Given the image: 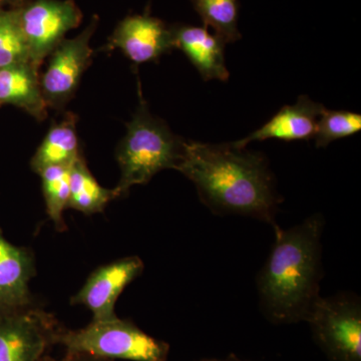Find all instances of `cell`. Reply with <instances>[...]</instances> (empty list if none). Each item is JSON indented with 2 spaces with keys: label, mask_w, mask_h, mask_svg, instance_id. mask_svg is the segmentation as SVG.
<instances>
[{
  "label": "cell",
  "mask_w": 361,
  "mask_h": 361,
  "mask_svg": "<svg viewBox=\"0 0 361 361\" xmlns=\"http://www.w3.org/2000/svg\"><path fill=\"white\" fill-rule=\"evenodd\" d=\"M177 171L196 187L215 215H239L277 227V193L267 159L232 144L185 142Z\"/></svg>",
  "instance_id": "cell-1"
},
{
  "label": "cell",
  "mask_w": 361,
  "mask_h": 361,
  "mask_svg": "<svg viewBox=\"0 0 361 361\" xmlns=\"http://www.w3.org/2000/svg\"><path fill=\"white\" fill-rule=\"evenodd\" d=\"M323 228L320 214L287 230L274 228V244L256 279L261 310L270 322H305L319 298Z\"/></svg>",
  "instance_id": "cell-2"
},
{
  "label": "cell",
  "mask_w": 361,
  "mask_h": 361,
  "mask_svg": "<svg viewBox=\"0 0 361 361\" xmlns=\"http://www.w3.org/2000/svg\"><path fill=\"white\" fill-rule=\"evenodd\" d=\"M184 140L173 134L161 118L149 113L142 99L127 125V134L116 149L121 179L115 188L118 198L129 193L135 185H145L166 169L177 170L183 153Z\"/></svg>",
  "instance_id": "cell-3"
},
{
  "label": "cell",
  "mask_w": 361,
  "mask_h": 361,
  "mask_svg": "<svg viewBox=\"0 0 361 361\" xmlns=\"http://www.w3.org/2000/svg\"><path fill=\"white\" fill-rule=\"evenodd\" d=\"M54 343L68 355L99 360L166 361L169 345L145 334L134 323L120 319L92 320L85 329L56 331Z\"/></svg>",
  "instance_id": "cell-4"
},
{
  "label": "cell",
  "mask_w": 361,
  "mask_h": 361,
  "mask_svg": "<svg viewBox=\"0 0 361 361\" xmlns=\"http://www.w3.org/2000/svg\"><path fill=\"white\" fill-rule=\"evenodd\" d=\"M305 322L332 360L361 361V306L357 296H320Z\"/></svg>",
  "instance_id": "cell-5"
},
{
  "label": "cell",
  "mask_w": 361,
  "mask_h": 361,
  "mask_svg": "<svg viewBox=\"0 0 361 361\" xmlns=\"http://www.w3.org/2000/svg\"><path fill=\"white\" fill-rule=\"evenodd\" d=\"M99 25V16H92L89 25L77 37L65 39L49 54L40 87L47 108L61 111L75 96L85 71L92 63L90 39Z\"/></svg>",
  "instance_id": "cell-6"
},
{
  "label": "cell",
  "mask_w": 361,
  "mask_h": 361,
  "mask_svg": "<svg viewBox=\"0 0 361 361\" xmlns=\"http://www.w3.org/2000/svg\"><path fill=\"white\" fill-rule=\"evenodd\" d=\"M16 9L30 61L37 68L82 20V11L73 0H27Z\"/></svg>",
  "instance_id": "cell-7"
},
{
  "label": "cell",
  "mask_w": 361,
  "mask_h": 361,
  "mask_svg": "<svg viewBox=\"0 0 361 361\" xmlns=\"http://www.w3.org/2000/svg\"><path fill=\"white\" fill-rule=\"evenodd\" d=\"M56 331L51 316L35 305L2 311L0 361H40Z\"/></svg>",
  "instance_id": "cell-8"
},
{
  "label": "cell",
  "mask_w": 361,
  "mask_h": 361,
  "mask_svg": "<svg viewBox=\"0 0 361 361\" xmlns=\"http://www.w3.org/2000/svg\"><path fill=\"white\" fill-rule=\"evenodd\" d=\"M145 265L137 256L121 258L97 268L84 286L71 297L73 305H82L92 312V320L116 317V300L128 285L141 276Z\"/></svg>",
  "instance_id": "cell-9"
},
{
  "label": "cell",
  "mask_w": 361,
  "mask_h": 361,
  "mask_svg": "<svg viewBox=\"0 0 361 361\" xmlns=\"http://www.w3.org/2000/svg\"><path fill=\"white\" fill-rule=\"evenodd\" d=\"M106 49H121L135 65L155 61L175 49L172 26L149 14L127 16L116 25Z\"/></svg>",
  "instance_id": "cell-10"
},
{
  "label": "cell",
  "mask_w": 361,
  "mask_h": 361,
  "mask_svg": "<svg viewBox=\"0 0 361 361\" xmlns=\"http://www.w3.org/2000/svg\"><path fill=\"white\" fill-rule=\"evenodd\" d=\"M35 272L32 252L14 246L0 232V311L35 305L30 282Z\"/></svg>",
  "instance_id": "cell-11"
},
{
  "label": "cell",
  "mask_w": 361,
  "mask_h": 361,
  "mask_svg": "<svg viewBox=\"0 0 361 361\" xmlns=\"http://www.w3.org/2000/svg\"><path fill=\"white\" fill-rule=\"evenodd\" d=\"M324 109L307 96H300L295 104L284 106L264 126L244 139L232 142L233 146L244 149L254 141L277 139L282 141H300L314 137L318 118Z\"/></svg>",
  "instance_id": "cell-12"
},
{
  "label": "cell",
  "mask_w": 361,
  "mask_h": 361,
  "mask_svg": "<svg viewBox=\"0 0 361 361\" xmlns=\"http://www.w3.org/2000/svg\"><path fill=\"white\" fill-rule=\"evenodd\" d=\"M172 30L175 49L186 54L204 80H228L224 40L209 32L206 26L176 25Z\"/></svg>",
  "instance_id": "cell-13"
},
{
  "label": "cell",
  "mask_w": 361,
  "mask_h": 361,
  "mask_svg": "<svg viewBox=\"0 0 361 361\" xmlns=\"http://www.w3.org/2000/svg\"><path fill=\"white\" fill-rule=\"evenodd\" d=\"M0 104H13L37 121L47 116L42 96L39 68L32 63L0 68Z\"/></svg>",
  "instance_id": "cell-14"
},
{
  "label": "cell",
  "mask_w": 361,
  "mask_h": 361,
  "mask_svg": "<svg viewBox=\"0 0 361 361\" xmlns=\"http://www.w3.org/2000/svg\"><path fill=\"white\" fill-rule=\"evenodd\" d=\"M77 116L66 114L63 121L54 123L35 155L30 165L35 173L51 166H71L82 155L78 145Z\"/></svg>",
  "instance_id": "cell-15"
},
{
  "label": "cell",
  "mask_w": 361,
  "mask_h": 361,
  "mask_svg": "<svg viewBox=\"0 0 361 361\" xmlns=\"http://www.w3.org/2000/svg\"><path fill=\"white\" fill-rule=\"evenodd\" d=\"M116 198L115 189H106L97 182L82 155L71 164L68 208L92 215L104 212L106 205Z\"/></svg>",
  "instance_id": "cell-16"
},
{
  "label": "cell",
  "mask_w": 361,
  "mask_h": 361,
  "mask_svg": "<svg viewBox=\"0 0 361 361\" xmlns=\"http://www.w3.org/2000/svg\"><path fill=\"white\" fill-rule=\"evenodd\" d=\"M47 213L59 231H65L63 211L70 200V166H51L39 173Z\"/></svg>",
  "instance_id": "cell-17"
},
{
  "label": "cell",
  "mask_w": 361,
  "mask_h": 361,
  "mask_svg": "<svg viewBox=\"0 0 361 361\" xmlns=\"http://www.w3.org/2000/svg\"><path fill=\"white\" fill-rule=\"evenodd\" d=\"M204 25L210 26L226 44L240 39L238 0H192Z\"/></svg>",
  "instance_id": "cell-18"
},
{
  "label": "cell",
  "mask_w": 361,
  "mask_h": 361,
  "mask_svg": "<svg viewBox=\"0 0 361 361\" xmlns=\"http://www.w3.org/2000/svg\"><path fill=\"white\" fill-rule=\"evenodd\" d=\"M25 63L32 61L18 20V9H0V68Z\"/></svg>",
  "instance_id": "cell-19"
},
{
  "label": "cell",
  "mask_w": 361,
  "mask_h": 361,
  "mask_svg": "<svg viewBox=\"0 0 361 361\" xmlns=\"http://www.w3.org/2000/svg\"><path fill=\"white\" fill-rule=\"evenodd\" d=\"M361 130V116L348 111L323 109L314 135L317 148H325L330 142L357 134Z\"/></svg>",
  "instance_id": "cell-20"
},
{
  "label": "cell",
  "mask_w": 361,
  "mask_h": 361,
  "mask_svg": "<svg viewBox=\"0 0 361 361\" xmlns=\"http://www.w3.org/2000/svg\"><path fill=\"white\" fill-rule=\"evenodd\" d=\"M59 361H103L99 358L90 357V356L78 355H68L66 360Z\"/></svg>",
  "instance_id": "cell-21"
},
{
  "label": "cell",
  "mask_w": 361,
  "mask_h": 361,
  "mask_svg": "<svg viewBox=\"0 0 361 361\" xmlns=\"http://www.w3.org/2000/svg\"><path fill=\"white\" fill-rule=\"evenodd\" d=\"M26 1L27 0H0V6L1 4H11L14 8H18V7L23 6Z\"/></svg>",
  "instance_id": "cell-22"
},
{
  "label": "cell",
  "mask_w": 361,
  "mask_h": 361,
  "mask_svg": "<svg viewBox=\"0 0 361 361\" xmlns=\"http://www.w3.org/2000/svg\"><path fill=\"white\" fill-rule=\"evenodd\" d=\"M206 361H217V360H206Z\"/></svg>",
  "instance_id": "cell-23"
}]
</instances>
